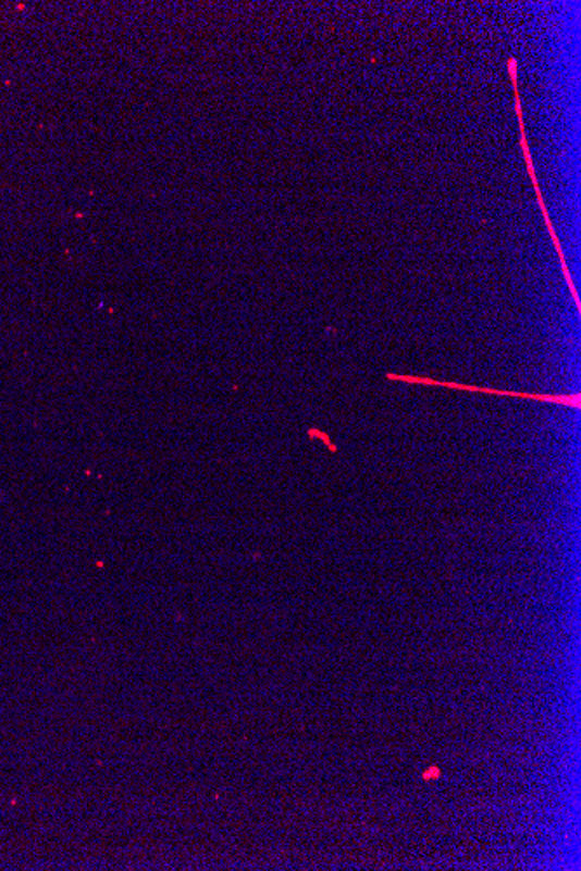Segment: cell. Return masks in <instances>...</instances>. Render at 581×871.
Instances as JSON below:
<instances>
[{"mask_svg":"<svg viewBox=\"0 0 581 871\" xmlns=\"http://www.w3.org/2000/svg\"><path fill=\"white\" fill-rule=\"evenodd\" d=\"M508 70H510V78H512L514 89H516V110H517V117H519V127H521V144L522 150H524L526 155V164H528V170H530L531 179H533V187L536 190V196H539L540 208L543 211V217H545V222H547L548 231H551L552 239H554V244H556L557 251H559L560 263H563V270H565V277L568 281L569 287L573 290L574 299H577L578 308H580V299H578L577 289H574L573 281L569 277L568 266H566L565 254H563V249H560L559 239H557L556 232H554V226H552L551 217H548L547 208H545V202H543L542 191H540L539 187V179L534 176V167L533 161H531L530 152H528V144H526V133H524V121H522V112H521V100H519V92H517V63L514 58H510L508 61Z\"/></svg>","mask_w":581,"mask_h":871,"instance_id":"6da1fadb","label":"cell"}]
</instances>
